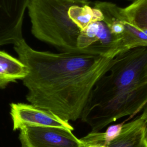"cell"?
Segmentation results:
<instances>
[{"mask_svg":"<svg viewBox=\"0 0 147 147\" xmlns=\"http://www.w3.org/2000/svg\"><path fill=\"white\" fill-rule=\"evenodd\" d=\"M27 74V67L19 59L0 51V89L17 80H22Z\"/></svg>","mask_w":147,"mask_h":147,"instance_id":"cell-8","label":"cell"},{"mask_svg":"<svg viewBox=\"0 0 147 147\" xmlns=\"http://www.w3.org/2000/svg\"><path fill=\"white\" fill-rule=\"evenodd\" d=\"M147 125L140 116L125 123L119 135L108 147H147L146 132Z\"/></svg>","mask_w":147,"mask_h":147,"instance_id":"cell-7","label":"cell"},{"mask_svg":"<svg viewBox=\"0 0 147 147\" xmlns=\"http://www.w3.org/2000/svg\"><path fill=\"white\" fill-rule=\"evenodd\" d=\"M10 106V114L14 131L20 130L25 127H58L74 130L73 126L69 122L32 104L11 103Z\"/></svg>","mask_w":147,"mask_h":147,"instance_id":"cell-5","label":"cell"},{"mask_svg":"<svg viewBox=\"0 0 147 147\" xmlns=\"http://www.w3.org/2000/svg\"><path fill=\"white\" fill-rule=\"evenodd\" d=\"M84 147H108L107 146H105L102 144H90L85 146Z\"/></svg>","mask_w":147,"mask_h":147,"instance_id":"cell-12","label":"cell"},{"mask_svg":"<svg viewBox=\"0 0 147 147\" xmlns=\"http://www.w3.org/2000/svg\"><path fill=\"white\" fill-rule=\"evenodd\" d=\"M126 121H124L119 123L111 125L103 132L91 131L80 139L84 146L95 144H102L108 146L110 142L119 135Z\"/></svg>","mask_w":147,"mask_h":147,"instance_id":"cell-9","label":"cell"},{"mask_svg":"<svg viewBox=\"0 0 147 147\" xmlns=\"http://www.w3.org/2000/svg\"><path fill=\"white\" fill-rule=\"evenodd\" d=\"M146 144H147V130L146 132Z\"/></svg>","mask_w":147,"mask_h":147,"instance_id":"cell-14","label":"cell"},{"mask_svg":"<svg viewBox=\"0 0 147 147\" xmlns=\"http://www.w3.org/2000/svg\"><path fill=\"white\" fill-rule=\"evenodd\" d=\"M28 9L33 34L63 52H78L83 31L102 17L95 2L89 0H30Z\"/></svg>","mask_w":147,"mask_h":147,"instance_id":"cell-3","label":"cell"},{"mask_svg":"<svg viewBox=\"0 0 147 147\" xmlns=\"http://www.w3.org/2000/svg\"><path fill=\"white\" fill-rule=\"evenodd\" d=\"M14 48L28 69L22 80L28 89L26 100L68 122L80 118L92 89L107 72L114 58L38 51L24 38L14 43Z\"/></svg>","mask_w":147,"mask_h":147,"instance_id":"cell-1","label":"cell"},{"mask_svg":"<svg viewBox=\"0 0 147 147\" xmlns=\"http://www.w3.org/2000/svg\"><path fill=\"white\" fill-rule=\"evenodd\" d=\"M127 1H131V2H132V3H133V2H136V1H138V0H127Z\"/></svg>","mask_w":147,"mask_h":147,"instance_id":"cell-13","label":"cell"},{"mask_svg":"<svg viewBox=\"0 0 147 147\" xmlns=\"http://www.w3.org/2000/svg\"><path fill=\"white\" fill-rule=\"evenodd\" d=\"M30 0H0V45L24 38V13Z\"/></svg>","mask_w":147,"mask_h":147,"instance_id":"cell-6","label":"cell"},{"mask_svg":"<svg viewBox=\"0 0 147 147\" xmlns=\"http://www.w3.org/2000/svg\"><path fill=\"white\" fill-rule=\"evenodd\" d=\"M18 138L21 147H84L72 131L58 127H25Z\"/></svg>","mask_w":147,"mask_h":147,"instance_id":"cell-4","label":"cell"},{"mask_svg":"<svg viewBox=\"0 0 147 147\" xmlns=\"http://www.w3.org/2000/svg\"><path fill=\"white\" fill-rule=\"evenodd\" d=\"M128 20L141 30L147 29V0H138L123 8Z\"/></svg>","mask_w":147,"mask_h":147,"instance_id":"cell-10","label":"cell"},{"mask_svg":"<svg viewBox=\"0 0 147 147\" xmlns=\"http://www.w3.org/2000/svg\"><path fill=\"white\" fill-rule=\"evenodd\" d=\"M146 103L147 46H140L113 58L92 89L80 119L99 131L121 118H133Z\"/></svg>","mask_w":147,"mask_h":147,"instance_id":"cell-2","label":"cell"},{"mask_svg":"<svg viewBox=\"0 0 147 147\" xmlns=\"http://www.w3.org/2000/svg\"><path fill=\"white\" fill-rule=\"evenodd\" d=\"M144 30L147 34V29H145V30Z\"/></svg>","mask_w":147,"mask_h":147,"instance_id":"cell-15","label":"cell"},{"mask_svg":"<svg viewBox=\"0 0 147 147\" xmlns=\"http://www.w3.org/2000/svg\"><path fill=\"white\" fill-rule=\"evenodd\" d=\"M140 118L143 119L145 123L147 125V103L144 106V109H142V113L141 115H140Z\"/></svg>","mask_w":147,"mask_h":147,"instance_id":"cell-11","label":"cell"}]
</instances>
